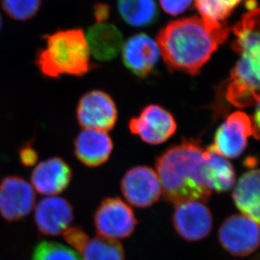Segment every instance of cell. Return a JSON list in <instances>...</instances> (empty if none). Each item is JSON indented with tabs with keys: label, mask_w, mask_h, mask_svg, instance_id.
Wrapping results in <instances>:
<instances>
[{
	"label": "cell",
	"mask_w": 260,
	"mask_h": 260,
	"mask_svg": "<svg viewBox=\"0 0 260 260\" xmlns=\"http://www.w3.org/2000/svg\"><path fill=\"white\" fill-rule=\"evenodd\" d=\"M224 23L192 16L169 23L157 36V43L165 63L171 70L194 75L229 38Z\"/></svg>",
	"instance_id": "obj_1"
},
{
	"label": "cell",
	"mask_w": 260,
	"mask_h": 260,
	"mask_svg": "<svg viewBox=\"0 0 260 260\" xmlns=\"http://www.w3.org/2000/svg\"><path fill=\"white\" fill-rule=\"evenodd\" d=\"M173 223L180 237L189 242H197L210 234L213 219L211 211L203 202L188 201L177 204Z\"/></svg>",
	"instance_id": "obj_12"
},
{
	"label": "cell",
	"mask_w": 260,
	"mask_h": 260,
	"mask_svg": "<svg viewBox=\"0 0 260 260\" xmlns=\"http://www.w3.org/2000/svg\"><path fill=\"white\" fill-rule=\"evenodd\" d=\"M121 52L125 66L140 78L152 73L161 55L157 42L143 33L129 38Z\"/></svg>",
	"instance_id": "obj_13"
},
{
	"label": "cell",
	"mask_w": 260,
	"mask_h": 260,
	"mask_svg": "<svg viewBox=\"0 0 260 260\" xmlns=\"http://www.w3.org/2000/svg\"><path fill=\"white\" fill-rule=\"evenodd\" d=\"M204 174L211 191H228L235 184L236 173L231 162L209 147L206 151Z\"/></svg>",
	"instance_id": "obj_19"
},
{
	"label": "cell",
	"mask_w": 260,
	"mask_h": 260,
	"mask_svg": "<svg viewBox=\"0 0 260 260\" xmlns=\"http://www.w3.org/2000/svg\"><path fill=\"white\" fill-rule=\"evenodd\" d=\"M1 28H2V17H1V15H0V30H1Z\"/></svg>",
	"instance_id": "obj_30"
},
{
	"label": "cell",
	"mask_w": 260,
	"mask_h": 260,
	"mask_svg": "<svg viewBox=\"0 0 260 260\" xmlns=\"http://www.w3.org/2000/svg\"><path fill=\"white\" fill-rule=\"evenodd\" d=\"M63 238L73 248L80 252L88 239V236L80 228H69L64 232Z\"/></svg>",
	"instance_id": "obj_25"
},
{
	"label": "cell",
	"mask_w": 260,
	"mask_h": 260,
	"mask_svg": "<svg viewBox=\"0 0 260 260\" xmlns=\"http://www.w3.org/2000/svg\"><path fill=\"white\" fill-rule=\"evenodd\" d=\"M79 125L84 129L107 132L117 120V109L111 96L103 91L93 90L85 93L77 108Z\"/></svg>",
	"instance_id": "obj_9"
},
{
	"label": "cell",
	"mask_w": 260,
	"mask_h": 260,
	"mask_svg": "<svg viewBox=\"0 0 260 260\" xmlns=\"http://www.w3.org/2000/svg\"><path fill=\"white\" fill-rule=\"evenodd\" d=\"M194 0H159L160 5L165 13L176 16L185 12Z\"/></svg>",
	"instance_id": "obj_26"
},
{
	"label": "cell",
	"mask_w": 260,
	"mask_h": 260,
	"mask_svg": "<svg viewBox=\"0 0 260 260\" xmlns=\"http://www.w3.org/2000/svg\"><path fill=\"white\" fill-rule=\"evenodd\" d=\"M85 37L90 55L99 61H111L122 50L121 32L116 25L106 21L92 25Z\"/></svg>",
	"instance_id": "obj_17"
},
{
	"label": "cell",
	"mask_w": 260,
	"mask_h": 260,
	"mask_svg": "<svg viewBox=\"0 0 260 260\" xmlns=\"http://www.w3.org/2000/svg\"><path fill=\"white\" fill-rule=\"evenodd\" d=\"M117 6L123 20L135 27L152 25L158 15L155 0H118Z\"/></svg>",
	"instance_id": "obj_20"
},
{
	"label": "cell",
	"mask_w": 260,
	"mask_h": 260,
	"mask_svg": "<svg viewBox=\"0 0 260 260\" xmlns=\"http://www.w3.org/2000/svg\"><path fill=\"white\" fill-rule=\"evenodd\" d=\"M46 46L40 48L36 64L40 73L49 79L62 75L81 77L90 71V52L82 29H59L44 35Z\"/></svg>",
	"instance_id": "obj_3"
},
{
	"label": "cell",
	"mask_w": 260,
	"mask_h": 260,
	"mask_svg": "<svg viewBox=\"0 0 260 260\" xmlns=\"http://www.w3.org/2000/svg\"><path fill=\"white\" fill-rule=\"evenodd\" d=\"M121 191L131 205L147 208L159 199L162 188L155 170L147 166H138L128 170L123 177Z\"/></svg>",
	"instance_id": "obj_10"
},
{
	"label": "cell",
	"mask_w": 260,
	"mask_h": 260,
	"mask_svg": "<svg viewBox=\"0 0 260 260\" xmlns=\"http://www.w3.org/2000/svg\"><path fill=\"white\" fill-rule=\"evenodd\" d=\"M110 10L106 5H97L94 7V16L97 22H105L109 17Z\"/></svg>",
	"instance_id": "obj_28"
},
{
	"label": "cell",
	"mask_w": 260,
	"mask_h": 260,
	"mask_svg": "<svg viewBox=\"0 0 260 260\" xmlns=\"http://www.w3.org/2000/svg\"><path fill=\"white\" fill-rule=\"evenodd\" d=\"M93 218L99 235L113 240L127 238L137 225L133 210L119 198H108L101 202Z\"/></svg>",
	"instance_id": "obj_6"
},
{
	"label": "cell",
	"mask_w": 260,
	"mask_h": 260,
	"mask_svg": "<svg viewBox=\"0 0 260 260\" xmlns=\"http://www.w3.org/2000/svg\"><path fill=\"white\" fill-rule=\"evenodd\" d=\"M206 151L199 142L185 140L157 157L156 173L165 200L175 205L208 201L212 191L204 174Z\"/></svg>",
	"instance_id": "obj_2"
},
{
	"label": "cell",
	"mask_w": 260,
	"mask_h": 260,
	"mask_svg": "<svg viewBox=\"0 0 260 260\" xmlns=\"http://www.w3.org/2000/svg\"><path fill=\"white\" fill-rule=\"evenodd\" d=\"M239 55L232 71L226 98L233 106L245 108L259 103L260 50Z\"/></svg>",
	"instance_id": "obj_4"
},
{
	"label": "cell",
	"mask_w": 260,
	"mask_h": 260,
	"mask_svg": "<svg viewBox=\"0 0 260 260\" xmlns=\"http://www.w3.org/2000/svg\"><path fill=\"white\" fill-rule=\"evenodd\" d=\"M233 201L244 216L259 222V171L251 170L241 176L233 193Z\"/></svg>",
	"instance_id": "obj_18"
},
{
	"label": "cell",
	"mask_w": 260,
	"mask_h": 260,
	"mask_svg": "<svg viewBox=\"0 0 260 260\" xmlns=\"http://www.w3.org/2000/svg\"><path fill=\"white\" fill-rule=\"evenodd\" d=\"M71 179V169L60 157H51L39 162L32 171L30 178L35 190L51 197L66 189Z\"/></svg>",
	"instance_id": "obj_15"
},
{
	"label": "cell",
	"mask_w": 260,
	"mask_h": 260,
	"mask_svg": "<svg viewBox=\"0 0 260 260\" xmlns=\"http://www.w3.org/2000/svg\"><path fill=\"white\" fill-rule=\"evenodd\" d=\"M246 7L250 11L258 9V5L256 0H246Z\"/></svg>",
	"instance_id": "obj_29"
},
{
	"label": "cell",
	"mask_w": 260,
	"mask_h": 260,
	"mask_svg": "<svg viewBox=\"0 0 260 260\" xmlns=\"http://www.w3.org/2000/svg\"><path fill=\"white\" fill-rule=\"evenodd\" d=\"M113 150V142L104 131L84 129L74 142L77 158L88 167H97L108 160Z\"/></svg>",
	"instance_id": "obj_16"
},
{
	"label": "cell",
	"mask_w": 260,
	"mask_h": 260,
	"mask_svg": "<svg viewBox=\"0 0 260 260\" xmlns=\"http://www.w3.org/2000/svg\"><path fill=\"white\" fill-rule=\"evenodd\" d=\"M20 162L26 167H30L37 162L38 160V153L37 151L31 147V145L28 143L20 149Z\"/></svg>",
	"instance_id": "obj_27"
},
{
	"label": "cell",
	"mask_w": 260,
	"mask_h": 260,
	"mask_svg": "<svg viewBox=\"0 0 260 260\" xmlns=\"http://www.w3.org/2000/svg\"><path fill=\"white\" fill-rule=\"evenodd\" d=\"M3 10L18 21L30 20L39 11L42 0H2Z\"/></svg>",
	"instance_id": "obj_24"
},
{
	"label": "cell",
	"mask_w": 260,
	"mask_h": 260,
	"mask_svg": "<svg viewBox=\"0 0 260 260\" xmlns=\"http://www.w3.org/2000/svg\"><path fill=\"white\" fill-rule=\"evenodd\" d=\"M74 218L71 204L61 197L44 198L35 210V222L43 235H60L69 229Z\"/></svg>",
	"instance_id": "obj_14"
},
{
	"label": "cell",
	"mask_w": 260,
	"mask_h": 260,
	"mask_svg": "<svg viewBox=\"0 0 260 260\" xmlns=\"http://www.w3.org/2000/svg\"><path fill=\"white\" fill-rule=\"evenodd\" d=\"M83 260H124V250L119 242L103 237L88 238L82 250Z\"/></svg>",
	"instance_id": "obj_21"
},
{
	"label": "cell",
	"mask_w": 260,
	"mask_h": 260,
	"mask_svg": "<svg viewBox=\"0 0 260 260\" xmlns=\"http://www.w3.org/2000/svg\"><path fill=\"white\" fill-rule=\"evenodd\" d=\"M219 241L232 255L245 257L257 250L259 226L253 219L241 215L229 216L219 229Z\"/></svg>",
	"instance_id": "obj_5"
},
{
	"label": "cell",
	"mask_w": 260,
	"mask_h": 260,
	"mask_svg": "<svg viewBox=\"0 0 260 260\" xmlns=\"http://www.w3.org/2000/svg\"><path fill=\"white\" fill-rule=\"evenodd\" d=\"M35 202V189L26 180L18 176L3 179L0 184V215L6 221H18L29 215Z\"/></svg>",
	"instance_id": "obj_11"
},
{
	"label": "cell",
	"mask_w": 260,
	"mask_h": 260,
	"mask_svg": "<svg viewBox=\"0 0 260 260\" xmlns=\"http://www.w3.org/2000/svg\"><path fill=\"white\" fill-rule=\"evenodd\" d=\"M200 15L205 20L223 23L242 0H194Z\"/></svg>",
	"instance_id": "obj_22"
},
{
	"label": "cell",
	"mask_w": 260,
	"mask_h": 260,
	"mask_svg": "<svg viewBox=\"0 0 260 260\" xmlns=\"http://www.w3.org/2000/svg\"><path fill=\"white\" fill-rule=\"evenodd\" d=\"M250 136H253L251 118L243 112L236 111L219 126L213 144L209 148L225 158H236L243 154Z\"/></svg>",
	"instance_id": "obj_7"
},
{
	"label": "cell",
	"mask_w": 260,
	"mask_h": 260,
	"mask_svg": "<svg viewBox=\"0 0 260 260\" xmlns=\"http://www.w3.org/2000/svg\"><path fill=\"white\" fill-rule=\"evenodd\" d=\"M32 260H83L77 251L55 242H42L35 248Z\"/></svg>",
	"instance_id": "obj_23"
},
{
	"label": "cell",
	"mask_w": 260,
	"mask_h": 260,
	"mask_svg": "<svg viewBox=\"0 0 260 260\" xmlns=\"http://www.w3.org/2000/svg\"><path fill=\"white\" fill-rule=\"evenodd\" d=\"M129 128L145 143L157 145L165 143L174 135L177 125L174 116L162 106L150 105L138 117L130 120Z\"/></svg>",
	"instance_id": "obj_8"
}]
</instances>
